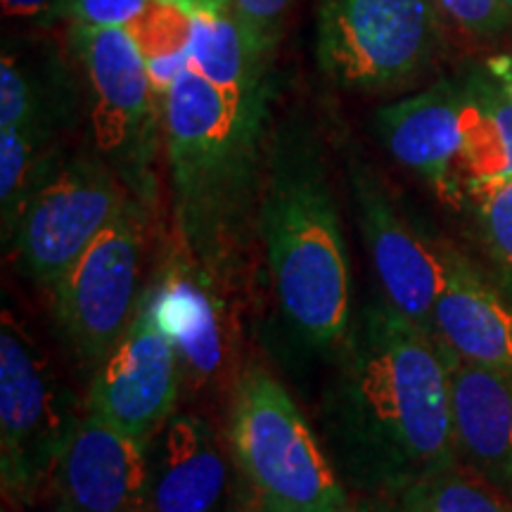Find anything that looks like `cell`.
I'll list each match as a JSON object with an SVG mask.
<instances>
[{"label":"cell","mask_w":512,"mask_h":512,"mask_svg":"<svg viewBox=\"0 0 512 512\" xmlns=\"http://www.w3.org/2000/svg\"><path fill=\"white\" fill-rule=\"evenodd\" d=\"M323 427L339 475L361 498L460 463L437 342L380 294L366 302L337 351Z\"/></svg>","instance_id":"obj_1"},{"label":"cell","mask_w":512,"mask_h":512,"mask_svg":"<svg viewBox=\"0 0 512 512\" xmlns=\"http://www.w3.org/2000/svg\"><path fill=\"white\" fill-rule=\"evenodd\" d=\"M264 121V86L223 91L190 67L162 100L178 249L221 287L240 271L261 200Z\"/></svg>","instance_id":"obj_2"},{"label":"cell","mask_w":512,"mask_h":512,"mask_svg":"<svg viewBox=\"0 0 512 512\" xmlns=\"http://www.w3.org/2000/svg\"><path fill=\"white\" fill-rule=\"evenodd\" d=\"M256 226L285 328L306 349L337 354L354 323L351 266L325 166L304 133L275 140Z\"/></svg>","instance_id":"obj_3"},{"label":"cell","mask_w":512,"mask_h":512,"mask_svg":"<svg viewBox=\"0 0 512 512\" xmlns=\"http://www.w3.org/2000/svg\"><path fill=\"white\" fill-rule=\"evenodd\" d=\"M228 444L247 512H349L335 460L323 451L290 392L266 368L247 366L233 384Z\"/></svg>","instance_id":"obj_4"},{"label":"cell","mask_w":512,"mask_h":512,"mask_svg":"<svg viewBox=\"0 0 512 512\" xmlns=\"http://www.w3.org/2000/svg\"><path fill=\"white\" fill-rule=\"evenodd\" d=\"M79 425L46 349L10 309L0 330V470L5 494L29 501L53 482Z\"/></svg>","instance_id":"obj_5"},{"label":"cell","mask_w":512,"mask_h":512,"mask_svg":"<svg viewBox=\"0 0 512 512\" xmlns=\"http://www.w3.org/2000/svg\"><path fill=\"white\" fill-rule=\"evenodd\" d=\"M133 200L98 152L55 157L31 188L10 235L22 273L50 292Z\"/></svg>","instance_id":"obj_6"},{"label":"cell","mask_w":512,"mask_h":512,"mask_svg":"<svg viewBox=\"0 0 512 512\" xmlns=\"http://www.w3.org/2000/svg\"><path fill=\"white\" fill-rule=\"evenodd\" d=\"M145 209L138 200L128 204L50 290L57 330L76 363L91 373L145 302Z\"/></svg>","instance_id":"obj_7"},{"label":"cell","mask_w":512,"mask_h":512,"mask_svg":"<svg viewBox=\"0 0 512 512\" xmlns=\"http://www.w3.org/2000/svg\"><path fill=\"white\" fill-rule=\"evenodd\" d=\"M79 55L91 88L95 152L140 204L155 202V152L162 107L147 64L124 27H79Z\"/></svg>","instance_id":"obj_8"},{"label":"cell","mask_w":512,"mask_h":512,"mask_svg":"<svg viewBox=\"0 0 512 512\" xmlns=\"http://www.w3.org/2000/svg\"><path fill=\"white\" fill-rule=\"evenodd\" d=\"M437 36L434 0H323L316 55L339 86L384 91L427 67Z\"/></svg>","instance_id":"obj_9"},{"label":"cell","mask_w":512,"mask_h":512,"mask_svg":"<svg viewBox=\"0 0 512 512\" xmlns=\"http://www.w3.org/2000/svg\"><path fill=\"white\" fill-rule=\"evenodd\" d=\"M183 384L181 358L171 337L159 328L155 309L145 294L131 328L95 368L86 411L98 413L147 444L176 413Z\"/></svg>","instance_id":"obj_10"},{"label":"cell","mask_w":512,"mask_h":512,"mask_svg":"<svg viewBox=\"0 0 512 512\" xmlns=\"http://www.w3.org/2000/svg\"><path fill=\"white\" fill-rule=\"evenodd\" d=\"M349 181L377 294L434 339V309L444 287L441 245L432 247L415 233L373 169L358 164Z\"/></svg>","instance_id":"obj_11"},{"label":"cell","mask_w":512,"mask_h":512,"mask_svg":"<svg viewBox=\"0 0 512 512\" xmlns=\"http://www.w3.org/2000/svg\"><path fill=\"white\" fill-rule=\"evenodd\" d=\"M69 88L53 69L24 62L15 50L0 60V207L3 240L17 226L24 202L55 155L53 138L69 114Z\"/></svg>","instance_id":"obj_12"},{"label":"cell","mask_w":512,"mask_h":512,"mask_svg":"<svg viewBox=\"0 0 512 512\" xmlns=\"http://www.w3.org/2000/svg\"><path fill=\"white\" fill-rule=\"evenodd\" d=\"M55 512H147V444L86 411L53 475Z\"/></svg>","instance_id":"obj_13"},{"label":"cell","mask_w":512,"mask_h":512,"mask_svg":"<svg viewBox=\"0 0 512 512\" xmlns=\"http://www.w3.org/2000/svg\"><path fill=\"white\" fill-rule=\"evenodd\" d=\"M465 86L441 81L411 98L382 107L375 131L384 150L448 204L465 197L460 181Z\"/></svg>","instance_id":"obj_14"},{"label":"cell","mask_w":512,"mask_h":512,"mask_svg":"<svg viewBox=\"0 0 512 512\" xmlns=\"http://www.w3.org/2000/svg\"><path fill=\"white\" fill-rule=\"evenodd\" d=\"M441 254L444 287L434 309V342L512 382V299L460 249L441 245Z\"/></svg>","instance_id":"obj_15"},{"label":"cell","mask_w":512,"mask_h":512,"mask_svg":"<svg viewBox=\"0 0 512 512\" xmlns=\"http://www.w3.org/2000/svg\"><path fill=\"white\" fill-rule=\"evenodd\" d=\"M147 299L159 328L174 342L185 382L192 387L214 382L228 356L221 285L176 249L155 285L147 287Z\"/></svg>","instance_id":"obj_16"},{"label":"cell","mask_w":512,"mask_h":512,"mask_svg":"<svg viewBox=\"0 0 512 512\" xmlns=\"http://www.w3.org/2000/svg\"><path fill=\"white\" fill-rule=\"evenodd\" d=\"M147 512H221L228 460L200 415L174 413L147 441Z\"/></svg>","instance_id":"obj_17"},{"label":"cell","mask_w":512,"mask_h":512,"mask_svg":"<svg viewBox=\"0 0 512 512\" xmlns=\"http://www.w3.org/2000/svg\"><path fill=\"white\" fill-rule=\"evenodd\" d=\"M439 351L451 384L458 458L512 498V382Z\"/></svg>","instance_id":"obj_18"},{"label":"cell","mask_w":512,"mask_h":512,"mask_svg":"<svg viewBox=\"0 0 512 512\" xmlns=\"http://www.w3.org/2000/svg\"><path fill=\"white\" fill-rule=\"evenodd\" d=\"M512 178V93L489 81L465 83L460 181L470 188Z\"/></svg>","instance_id":"obj_19"},{"label":"cell","mask_w":512,"mask_h":512,"mask_svg":"<svg viewBox=\"0 0 512 512\" xmlns=\"http://www.w3.org/2000/svg\"><path fill=\"white\" fill-rule=\"evenodd\" d=\"M358 512H512V498L467 467L463 460L446 470L413 479L394 491L356 501Z\"/></svg>","instance_id":"obj_20"},{"label":"cell","mask_w":512,"mask_h":512,"mask_svg":"<svg viewBox=\"0 0 512 512\" xmlns=\"http://www.w3.org/2000/svg\"><path fill=\"white\" fill-rule=\"evenodd\" d=\"M188 67L223 91L264 86V60L249 48L233 5L192 12Z\"/></svg>","instance_id":"obj_21"},{"label":"cell","mask_w":512,"mask_h":512,"mask_svg":"<svg viewBox=\"0 0 512 512\" xmlns=\"http://www.w3.org/2000/svg\"><path fill=\"white\" fill-rule=\"evenodd\" d=\"M126 29L143 55L152 88L162 107L164 95L188 69L192 12L169 0H152L143 15L133 19Z\"/></svg>","instance_id":"obj_22"},{"label":"cell","mask_w":512,"mask_h":512,"mask_svg":"<svg viewBox=\"0 0 512 512\" xmlns=\"http://www.w3.org/2000/svg\"><path fill=\"white\" fill-rule=\"evenodd\" d=\"M479 238L491 266V280L512 299V178L470 188Z\"/></svg>","instance_id":"obj_23"},{"label":"cell","mask_w":512,"mask_h":512,"mask_svg":"<svg viewBox=\"0 0 512 512\" xmlns=\"http://www.w3.org/2000/svg\"><path fill=\"white\" fill-rule=\"evenodd\" d=\"M290 5L292 0H233L235 17L259 60H266L268 50L273 48Z\"/></svg>","instance_id":"obj_24"},{"label":"cell","mask_w":512,"mask_h":512,"mask_svg":"<svg viewBox=\"0 0 512 512\" xmlns=\"http://www.w3.org/2000/svg\"><path fill=\"white\" fill-rule=\"evenodd\" d=\"M448 17L456 19L460 27L475 34H491L501 29L510 15L503 0H434Z\"/></svg>","instance_id":"obj_25"},{"label":"cell","mask_w":512,"mask_h":512,"mask_svg":"<svg viewBox=\"0 0 512 512\" xmlns=\"http://www.w3.org/2000/svg\"><path fill=\"white\" fill-rule=\"evenodd\" d=\"M152 0H72L81 27H128Z\"/></svg>","instance_id":"obj_26"},{"label":"cell","mask_w":512,"mask_h":512,"mask_svg":"<svg viewBox=\"0 0 512 512\" xmlns=\"http://www.w3.org/2000/svg\"><path fill=\"white\" fill-rule=\"evenodd\" d=\"M69 0H0L5 19H50Z\"/></svg>","instance_id":"obj_27"},{"label":"cell","mask_w":512,"mask_h":512,"mask_svg":"<svg viewBox=\"0 0 512 512\" xmlns=\"http://www.w3.org/2000/svg\"><path fill=\"white\" fill-rule=\"evenodd\" d=\"M169 3H176L185 10L197 12V10H207V8H219V5H233V0H169Z\"/></svg>","instance_id":"obj_28"},{"label":"cell","mask_w":512,"mask_h":512,"mask_svg":"<svg viewBox=\"0 0 512 512\" xmlns=\"http://www.w3.org/2000/svg\"><path fill=\"white\" fill-rule=\"evenodd\" d=\"M503 3H505V5H508V8H510V12H512V0H503Z\"/></svg>","instance_id":"obj_29"},{"label":"cell","mask_w":512,"mask_h":512,"mask_svg":"<svg viewBox=\"0 0 512 512\" xmlns=\"http://www.w3.org/2000/svg\"><path fill=\"white\" fill-rule=\"evenodd\" d=\"M245 512H247V510H245ZM349 512H358V510H356V505H354V510H349Z\"/></svg>","instance_id":"obj_30"},{"label":"cell","mask_w":512,"mask_h":512,"mask_svg":"<svg viewBox=\"0 0 512 512\" xmlns=\"http://www.w3.org/2000/svg\"><path fill=\"white\" fill-rule=\"evenodd\" d=\"M508 88H510V93H512V83H510V86H508Z\"/></svg>","instance_id":"obj_31"}]
</instances>
